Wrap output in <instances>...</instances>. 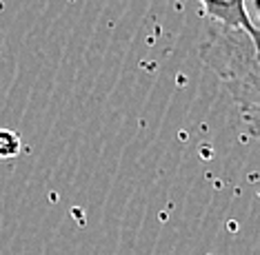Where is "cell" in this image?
Here are the masks:
<instances>
[{"instance_id": "obj_1", "label": "cell", "mask_w": 260, "mask_h": 255, "mask_svg": "<svg viewBox=\"0 0 260 255\" xmlns=\"http://www.w3.org/2000/svg\"><path fill=\"white\" fill-rule=\"evenodd\" d=\"M216 29L245 33L258 43L256 0H196Z\"/></svg>"}, {"instance_id": "obj_2", "label": "cell", "mask_w": 260, "mask_h": 255, "mask_svg": "<svg viewBox=\"0 0 260 255\" xmlns=\"http://www.w3.org/2000/svg\"><path fill=\"white\" fill-rule=\"evenodd\" d=\"M22 151L20 135L11 129H0V160H11Z\"/></svg>"}]
</instances>
